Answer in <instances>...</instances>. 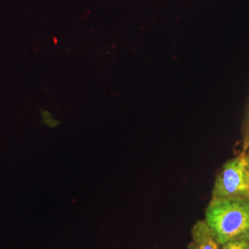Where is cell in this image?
Instances as JSON below:
<instances>
[{"label": "cell", "instance_id": "cell-1", "mask_svg": "<svg viewBox=\"0 0 249 249\" xmlns=\"http://www.w3.org/2000/svg\"><path fill=\"white\" fill-rule=\"evenodd\" d=\"M218 244L249 237V200L213 198L206 210V220Z\"/></svg>", "mask_w": 249, "mask_h": 249}, {"label": "cell", "instance_id": "cell-2", "mask_svg": "<svg viewBox=\"0 0 249 249\" xmlns=\"http://www.w3.org/2000/svg\"><path fill=\"white\" fill-rule=\"evenodd\" d=\"M213 198L249 200V156L245 152L223 165L215 180Z\"/></svg>", "mask_w": 249, "mask_h": 249}, {"label": "cell", "instance_id": "cell-3", "mask_svg": "<svg viewBox=\"0 0 249 249\" xmlns=\"http://www.w3.org/2000/svg\"><path fill=\"white\" fill-rule=\"evenodd\" d=\"M190 249H220L213 232L206 221H198L192 228Z\"/></svg>", "mask_w": 249, "mask_h": 249}, {"label": "cell", "instance_id": "cell-4", "mask_svg": "<svg viewBox=\"0 0 249 249\" xmlns=\"http://www.w3.org/2000/svg\"><path fill=\"white\" fill-rule=\"evenodd\" d=\"M220 249H249V237L225 243L220 246Z\"/></svg>", "mask_w": 249, "mask_h": 249}, {"label": "cell", "instance_id": "cell-5", "mask_svg": "<svg viewBox=\"0 0 249 249\" xmlns=\"http://www.w3.org/2000/svg\"><path fill=\"white\" fill-rule=\"evenodd\" d=\"M243 141H244V151H246L249 147V106L247 117L245 120V124L243 128Z\"/></svg>", "mask_w": 249, "mask_h": 249}, {"label": "cell", "instance_id": "cell-6", "mask_svg": "<svg viewBox=\"0 0 249 249\" xmlns=\"http://www.w3.org/2000/svg\"></svg>", "mask_w": 249, "mask_h": 249}]
</instances>
